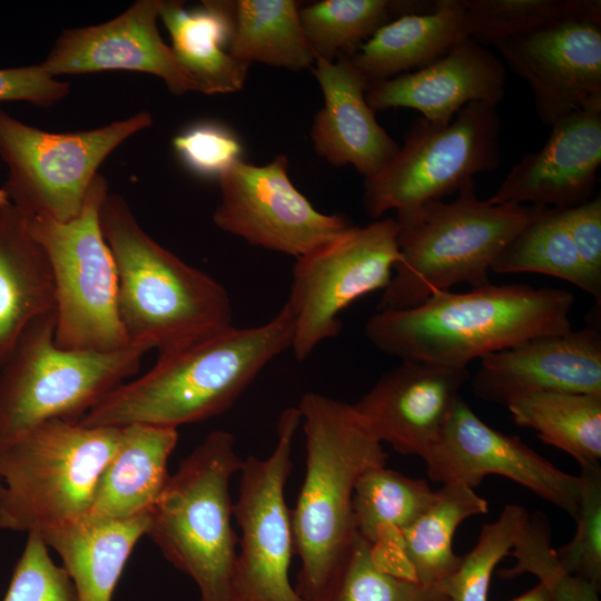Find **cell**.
Here are the masks:
<instances>
[{
    "label": "cell",
    "instance_id": "obj_38",
    "mask_svg": "<svg viewBox=\"0 0 601 601\" xmlns=\"http://www.w3.org/2000/svg\"><path fill=\"white\" fill-rule=\"evenodd\" d=\"M580 505L573 539L555 550L564 571L601 589V466H580Z\"/></svg>",
    "mask_w": 601,
    "mask_h": 601
},
{
    "label": "cell",
    "instance_id": "obj_11",
    "mask_svg": "<svg viewBox=\"0 0 601 601\" xmlns=\"http://www.w3.org/2000/svg\"><path fill=\"white\" fill-rule=\"evenodd\" d=\"M152 124L148 111L90 130L49 132L0 109L2 187L27 217L69 221L80 213L102 161L125 140Z\"/></svg>",
    "mask_w": 601,
    "mask_h": 601
},
{
    "label": "cell",
    "instance_id": "obj_21",
    "mask_svg": "<svg viewBox=\"0 0 601 601\" xmlns=\"http://www.w3.org/2000/svg\"><path fill=\"white\" fill-rule=\"evenodd\" d=\"M505 85L503 62L467 37L421 69L370 82L366 101L374 112L411 108L431 122L446 124L471 102L497 106Z\"/></svg>",
    "mask_w": 601,
    "mask_h": 601
},
{
    "label": "cell",
    "instance_id": "obj_20",
    "mask_svg": "<svg viewBox=\"0 0 601 601\" xmlns=\"http://www.w3.org/2000/svg\"><path fill=\"white\" fill-rule=\"evenodd\" d=\"M471 386L479 398L505 406L543 391L601 395V332L585 326L490 354Z\"/></svg>",
    "mask_w": 601,
    "mask_h": 601
},
{
    "label": "cell",
    "instance_id": "obj_14",
    "mask_svg": "<svg viewBox=\"0 0 601 601\" xmlns=\"http://www.w3.org/2000/svg\"><path fill=\"white\" fill-rule=\"evenodd\" d=\"M218 181L214 224L252 246L296 259L351 226L343 216L316 209L295 187L285 155L265 165L242 159Z\"/></svg>",
    "mask_w": 601,
    "mask_h": 601
},
{
    "label": "cell",
    "instance_id": "obj_28",
    "mask_svg": "<svg viewBox=\"0 0 601 601\" xmlns=\"http://www.w3.org/2000/svg\"><path fill=\"white\" fill-rule=\"evenodd\" d=\"M149 515L83 519L40 534L61 558L78 601H111L134 548L147 533Z\"/></svg>",
    "mask_w": 601,
    "mask_h": 601
},
{
    "label": "cell",
    "instance_id": "obj_5",
    "mask_svg": "<svg viewBox=\"0 0 601 601\" xmlns=\"http://www.w3.org/2000/svg\"><path fill=\"white\" fill-rule=\"evenodd\" d=\"M542 209L480 200L471 183L452 201L432 200L396 217L401 257L377 311L411 308L462 283L489 284L496 257Z\"/></svg>",
    "mask_w": 601,
    "mask_h": 601
},
{
    "label": "cell",
    "instance_id": "obj_36",
    "mask_svg": "<svg viewBox=\"0 0 601 601\" xmlns=\"http://www.w3.org/2000/svg\"><path fill=\"white\" fill-rule=\"evenodd\" d=\"M323 601H449L437 587L397 577L375 561L373 546L358 534Z\"/></svg>",
    "mask_w": 601,
    "mask_h": 601
},
{
    "label": "cell",
    "instance_id": "obj_12",
    "mask_svg": "<svg viewBox=\"0 0 601 601\" xmlns=\"http://www.w3.org/2000/svg\"><path fill=\"white\" fill-rule=\"evenodd\" d=\"M397 234L395 218L351 225L296 258L285 305L293 319L290 349L299 362L339 334V316L351 304L388 286L401 257Z\"/></svg>",
    "mask_w": 601,
    "mask_h": 601
},
{
    "label": "cell",
    "instance_id": "obj_40",
    "mask_svg": "<svg viewBox=\"0 0 601 601\" xmlns=\"http://www.w3.org/2000/svg\"><path fill=\"white\" fill-rule=\"evenodd\" d=\"M173 147L181 161L201 177L218 179L243 159L239 138L216 122H200L188 128L174 137Z\"/></svg>",
    "mask_w": 601,
    "mask_h": 601
},
{
    "label": "cell",
    "instance_id": "obj_1",
    "mask_svg": "<svg viewBox=\"0 0 601 601\" xmlns=\"http://www.w3.org/2000/svg\"><path fill=\"white\" fill-rule=\"evenodd\" d=\"M573 295L560 288L524 284L442 290L417 306L377 311L365 325L382 353L449 368L528 341L572 329Z\"/></svg>",
    "mask_w": 601,
    "mask_h": 601
},
{
    "label": "cell",
    "instance_id": "obj_29",
    "mask_svg": "<svg viewBox=\"0 0 601 601\" xmlns=\"http://www.w3.org/2000/svg\"><path fill=\"white\" fill-rule=\"evenodd\" d=\"M229 53L238 61L290 71L313 68L316 56L299 20L294 0L230 1Z\"/></svg>",
    "mask_w": 601,
    "mask_h": 601
},
{
    "label": "cell",
    "instance_id": "obj_23",
    "mask_svg": "<svg viewBox=\"0 0 601 601\" xmlns=\"http://www.w3.org/2000/svg\"><path fill=\"white\" fill-rule=\"evenodd\" d=\"M487 502L474 489L446 483L436 491L434 503L390 543L374 550L385 571L425 585L440 587L459 566L453 538L467 518L485 514Z\"/></svg>",
    "mask_w": 601,
    "mask_h": 601
},
{
    "label": "cell",
    "instance_id": "obj_45",
    "mask_svg": "<svg viewBox=\"0 0 601 601\" xmlns=\"http://www.w3.org/2000/svg\"><path fill=\"white\" fill-rule=\"evenodd\" d=\"M1 489H2V486H1V482H0V492H1Z\"/></svg>",
    "mask_w": 601,
    "mask_h": 601
},
{
    "label": "cell",
    "instance_id": "obj_3",
    "mask_svg": "<svg viewBox=\"0 0 601 601\" xmlns=\"http://www.w3.org/2000/svg\"><path fill=\"white\" fill-rule=\"evenodd\" d=\"M297 408L306 446V470L290 510L294 553L300 560L295 591L323 601L357 536L353 493L368 469L387 454L354 405L308 392Z\"/></svg>",
    "mask_w": 601,
    "mask_h": 601
},
{
    "label": "cell",
    "instance_id": "obj_41",
    "mask_svg": "<svg viewBox=\"0 0 601 601\" xmlns=\"http://www.w3.org/2000/svg\"><path fill=\"white\" fill-rule=\"evenodd\" d=\"M69 91V83L51 77L41 63L0 69V102L24 101L48 107L61 101Z\"/></svg>",
    "mask_w": 601,
    "mask_h": 601
},
{
    "label": "cell",
    "instance_id": "obj_33",
    "mask_svg": "<svg viewBox=\"0 0 601 601\" xmlns=\"http://www.w3.org/2000/svg\"><path fill=\"white\" fill-rule=\"evenodd\" d=\"M491 272L534 273L566 280L600 302L601 285L582 264L565 228L561 209L543 207L494 260Z\"/></svg>",
    "mask_w": 601,
    "mask_h": 601
},
{
    "label": "cell",
    "instance_id": "obj_24",
    "mask_svg": "<svg viewBox=\"0 0 601 601\" xmlns=\"http://www.w3.org/2000/svg\"><path fill=\"white\" fill-rule=\"evenodd\" d=\"M178 428L129 424L104 470L85 519L126 520L150 514L168 479Z\"/></svg>",
    "mask_w": 601,
    "mask_h": 601
},
{
    "label": "cell",
    "instance_id": "obj_44",
    "mask_svg": "<svg viewBox=\"0 0 601 601\" xmlns=\"http://www.w3.org/2000/svg\"><path fill=\"white\" fill-rule=\"evenodd\" d=\"M9 204V200L6 196V194L3 193V190L0 188V208L8 205Z\"/></svg>",
    "mask_w": 601,
    "mask_h": 601
},
{
    "label": "cell",
    "instance_id": "obj_34",
    "mask_svg": "<svg viewBox=\"0 0 601 601\" xmlns=\"http://www.w3.org/2000/svg\"><path fill=\"white\" fill-rule=\"evenodd\" d=\"M469 38L487 47L601 9L599 0H462Z\"/></svg>",
    "mask_w": 601,
    "mask_h": 601
},
{
    "label": "cell",
    "instance_id": "obj_32",
    "mask_svg": "<svg viewBox=\"0 0 601 601\" xmlns=\"http://www.w3.org/2000/svg\"><path fill=\"white\" fill-rule=\"evenodd\" d=\"M431 3V2H428ZM422 1L322 0L299 8V20L316 57L351 58L384 23L432 7Z\"/></svg>",
    "mask_w": 601,
    "mask_h": 601
},
{
    "label": "cell",
    "instance_id": "obj_39",
    "mask_svg": "<svg viewBox=\"0 0 601 601\" xmlns=\"http://www.w3.org/2000/svg\"><path fill=\"white\" fill-rule=\"evenodd\" d=\"M3 601H78L69 574L52 561L49 546L36 531L27 533Z\"/></svg>",
    "mask_w": 601,
    "mask_h": 601
},
{
    "label": "cell",
    "instance_id": "obj_42",
    "mask_svg": "<svg viewBox=\"0 0 601 601\" xmlns=\"http://www.w3.org/2000/svg\"><path fill=\"white\" fill-rule=\"evenodd\" d=\"M565 228L591 278L601 285V198L561 209Z\"/></svg>",
    "mask_w": 601,
    "mask_h": 601
},
{
    "label": "cell",
    "instance_id": "obj_35",
    "mask_svg": "<svg viewBox=\"0 0 601 601\" xmlns=\"http://www.w3.org/2000/svg\"><path fill=\"white\" fill-rule=\"evenodd\" d=\"M529 516L521 505L508 504L494 522L483 525L474 548L439 587L449 601H487L492 573L510 554Z\"/></svg>",
    "mask_w": 601,
    "mask_h": 601
},
{
    "label": "cell",
    "instance_id": "obj_31",
    "mask_svg": "<svg viewBox=\"0 0 601 601\" xmlns=\"http://www.w3.org/2000/svg\"><path fill=\"white\" fill-rule=\"evenodd\" d=\"M423 479L404 475L385 465L366 470L356 481L353 511L357 534L373 549L390 543L435 501Z\"/></svg>",
    "mask_w": 601,
    "mask_h": 601
},
{
    "label": "cell",
    "instance_id": "obj_26",
    "mask_svg": "<svg viewBox=\"0 0 601 601\" xmlns=\"http://www.w3.org/2000/svg\"><path fill=\"white\" fill-rule=\"evenodd\" d=\"M56 288L47 253L10 203L0 208V363L21 333L55 312Z\"/></svg>",
    "mask_w": 601,
    "mask_h": 601
},
{
    "label": "cell",
    "instance_id": "obj_25",
    "mask_svg": "<svg viewBox=\"0 0 601 601\" xmlns=\"http://www.w3.org/2000/svg\"><path fill=\"white\" fill-rule=\"evenodd\" d=\"M467 37L462 0H436L381 26L349 60L370 83L421 69Z\"/></svg>",
    "mask_w": 601,
    "mask_h": 601
},
{
    "label": "cell",
    "instance_id": "obj_8",
    "mask_svg": "<svg viewBox=\"0 0 601 601\" xmlns=\"http://www.w3.org/2000/svg\"><path fill=\"white\" fill-rule=\"evenodd\" d=\"M55 327V312L35 319L0 363V443L43 421L79 420L135 375L149 352L66 349Z\"/></svg>",
    "mask_w": 601,
    "mask_h": 601
},
{
    "label": "cell",
    "instance_id": "obj_4",
    "mask_svg": "<svg viewBox=\"0 0 601 601\" xmlns=\"http://www.w3.org/2000/svg\"><path fill=\"white\" fill-rule=\"evenodd\" d=\"M99 224L116 263L118 314L130 345L161 355L233 326L227 289L149 236L120 195L107 194Z\"/></svg>",
    "mask_w": 601,
    "mask_h": 601
},
{
    "label": "cell",
    "instance_id": "obj_30",
    "mask_svg": "<svg viewBox=\"0 0 601 601\" xmlns=\"http://www.w3.org/2000/svg\"><path fill=\"white\" fill-rule=\"evenodd\" d=\"M514 422L573 456L580 466L601 459V395L543 391L506 406Z\"/></svg>",
    "mask_w": 601,
    "mask_h": 601
},
{
    "label": "cell",
    "instance_id": "obj_43",
    "mask_svg": "<svg viewBox=\"0 0 601 601\" xmlns=\"http://www.w3.org/2000/svg\"><path fill=\"white\" fill-rule=\"evenodd\" d=\"M511 601H551V597L548 588L542 582H539L536 585Z\"/></svg>",
    "mask_w": 601,
    "mask_h": 601
},
{
    "label": "cell",
    "instance_id": "obj_15",
    "mask_svg": "<svg viewBox=\"0 0 601 601\" xmlns=\"http://www.w3.org/2000/svg\"><path fill=\"white\" fill-rule=\"evenodd\" d=\"M430 480L472 489L486 475L512 480L575 518L580 479L558 469L524 444L484 423L460 396L440 435L423 457Z\"/></svg>",
    "mask_w": 601,
    "mask_h": 601
},
{
    "label": "cell",
    "instance_id": "obj_16",
    "mask_svg": "<svg viewBox=\"0 0 601 601\" xmlns=\"http://www.w3.org/2000/svg\"><path fill=\"white\" fill-rule=\"evenodd\" d=\"M493 47L529 83L545 125L601 98V9L556 20Z\"/></svg>",
    "mask_w": 601,
    "mask_h": 601
},
{
    "label": "cell",
    "instance_id": "obj_18",
    "mask_svg": "<svg viewBox=\"0 0 601 601\" xmlns=\"http://www.w3.org/2000/svg\"><path fill=\"white\" fill-rule=\"evenodd\" d=\"M551 127L543 147L512 167L489 203L565 209L591 199L601 164V98Z\"/></svg>",
    "mask_w": 601,
    "mask_h": 601
},
{
    "label": "cell",
    "instance_id": "obj_9",
    "mask_svg": "<svg viewBox=\"0 0 601 601\" xmlns=\"http://www.w3.org/2000/svg\"><path fill=\"white\" fill-rule=\"evenodd\" d=\"M108 193V181L98 174L73 219L27 217L30 233L51 265L55 341L66 349L112 352L130 345L118 314L116 263L99 224Z\"/></svg>",
    "mask_w": 601,
    "mask_h": 601
},
{
    "label": "cell",
    "instance_id": "obj_13",
    "mask_svg": "<svg viewBox=\"0 0 601 601\" xmlns=\"http://www.w3.org/2000/svg\"><path fill=\"white\" fill-rule=\"evenodd\" d=\"M297 406L285 408L275 447L267 457L248 456L239 471L234 518L240 530L234 575L235 601H305L289 581L294 553L285 487L300 425Z\"/></svg>",
    "mask_w": 601,
    "mask_h": 601
},
{
    "label": "cell",
    "instance_id": "obj_19",
    "mask_svg": "<svg viewBox=\"0 0 601 601\" xmlns=\"http://www.w3.org/2000/svg\"><path fill=\"white\" fill-rule=\"evenodd\" d=\"M469 378L467 368L401 361L353 405L382 444L423 459Z\"/></svg>",
    "mask_w": 601,
    "mask_h": 601
},
{
    "label": "cell",
    "instance_id": "obj_2",
    "mask_svg": "<svg viewBox=\"0 0 601 601\" xmlns=\"http://www.w3.org/2000/svg\"><path fill=\"white\" fill-rule=\"evenodd\" d=\"M293 319L284 304L262 325L229 327L175 352L125 382L77 420L86 426L150 424L178 428L229 410L258 374L290 349Z\"/></svg>",
    "mask_w": 601,
    "mask_h": 601
},
{
    "label": "cell",
    "instance_id": "obj_37",
    "mask_svg": "<svg viewBox=\"0 0 601 601\" xmlns=\"http://www.w3.org/2000/svg\"><path fill=\"white\" fill-rule=\"evenodd\" d=\"M512 550L510 555L516 558V564L497 572L501 578L532 573L548 588L551 601H600L598 588L559 564L545 514L538 512L529 516Z\"/></svg>",
    "mask_w": 601,
    "mask_h": 601
},
{
    "label": "cell",
    "instance_id": "obj_7",
    "mask_svg": "<svg viewBox=\"0 0 601 601\" xmlns=\"http://www.w3.org/2000/svg\"><path fill=\"white\" fill-rule=\"evenodd\" d=\"M120 435L52 418L0 443V529L41 534L83 520Z\"/></svg>",
    "mask_w": 601,
    "mask_h": 601
},
{
    "label": "cell",
    "instance_id": "obj_17",
    "mask_svg": "<svg viewBox=\"0 0 601 601\" xmlns=\"http://www.w3.org/2000/svg\"><path fill=\"white\" fill-rule=\"evenodd\" d=\"M161 0H138L116 18L68 29L55 41L43 69L61 75L128 70L160 78L173 95L196 91L158 30Z\"/></svg>",
    "mask_w": 601,
    "mask_h": 601
},
{
    "label": "cell",
    "instance_id": "obj_22",
    "mask_svg": "<svg viewBox=\"0 0 601 601\" xmlns=\"http://www.w3.org/2000/svg\"><path fill=\"white\" fill-rule=\"evenodd\" d=\"M313 73L324 98L311 129L314 150L334 167L352 166L364 180L376 176L400 146L366 101L368 81L349 58L316 57Z\"/></svg>",
    "mask_w": 601,
    "mask_h": 601
},
{
    "label": "cell",
    "instance_id": "obj_27",
    "mask_svg": "<svg viewBox=\"0 0 601 601\" xmlns=\"http://www.w3.org/2000/svg\"><path fill=\"white\" fill-rule=\"evenodd\" d=\"M159 19L171 39V50L204 95L239 91L249 66L228 51L230 1L204 0L201 9L187 10L183 1L161 0Z\"/></svg>",
    "mask_w": 601,
    "mask_h": 601
},
{
    "label": "cell",
    "instance_id": "obj_10",
    "mask_svg": "<svg viewBox=\"0 0 601 601\" xmlns=\"http://www.w3.org/2000/svg\"><path fill=\"white\" fill-rule=\"evenodd\" d=\"M496 107L471 102L446 124L416 119L390 164L364 180L366 213L380 219L393 209L402 217L495 170L501 162Z\"/></svg>",
    "mask_w": 601,
    "mask_h": 601
},
{
    "label": "cell",
    "instance_id": "obj_6",
    "mask_svg": "<svg viewBox=\"0 0 601 601\" xmlns=\"http://www.w3.org/2000/svg\"><path fill=\"white\" fill-rule=\"evenodd\" d=\"M242 464L234 435L210 432L169 475L149 515L146 535L194 580L199 601H235L237 535L230 481Z\"/></svg>",
    "mask_w": 601,
    "mask_h": 601
}]
</instances>
